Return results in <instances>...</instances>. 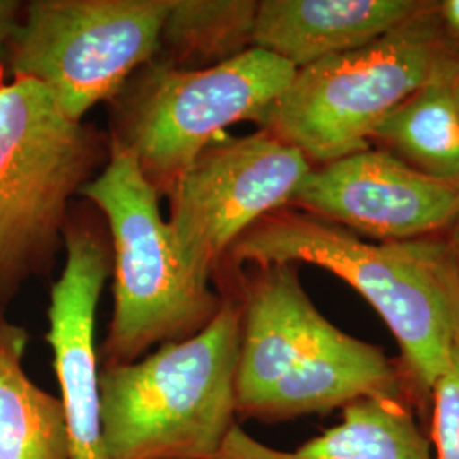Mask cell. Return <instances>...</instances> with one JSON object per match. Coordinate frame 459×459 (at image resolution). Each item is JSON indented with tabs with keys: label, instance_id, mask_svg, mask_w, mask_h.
<instances>
[{
	"label": "cell",
	"instance_id": "obj_1",
	"mask_svg": "<svg viewBox=\"0 0 459 459\" xmlns=\"http://www.w3.org/2000/svg\"><path fill=\"white\" fill-rule=\"evenodd\" d=\"M227 255L259 269L308 264L354 288L394 333L415 411L429 422L432 385L459 341V267L449 242H368L341 225L282 208L247 230Z\"/></svg>",
	"mask_w": 459,
	"mask_h": 459
},
{
	"label": "cell",
	"instance_id": "obj_2",
	"mask_svg": "<svg viewBox=\"0 0 459 459\" xmlns=\"http://www.w3.org/2000/svg\"><path fill=\"white\" fill-rule=\"evenodd\" d=\"M199 333L128 364L99 368L109 459H213L237 424L240 299Z\"/></svg>",
	"mask_w": 459,
	"mask_h": 459
},
{
	"label": "cell",
	"instance_id": "obj_3",
	"mask_svg": "<svg viewBox=\"0 0 459 459\" xmlns=\"http://www.w3.org/2000/svg\"><path fill=\"white\" fill-rule=\"evenodd\" d=\"M109 159V136L75 121L33 79L0 85V312L51 271L68 208Z\"/></svg>",
	"mask_w": 459,
	"mask_h": 459
},
{
	"label": "cell",
	"instance_id": "obj_4",
	"mask_svg": "<svg viewBox=\"0 0 459 459\" xmlns=\"http://www.w3.org/2000/svg\"><path fill=\"white\" fill-rule=\"evenodd\" d=\"M81 196L104 214L113 250L115 305L100 347L104 364L138 361L152 347L181 342L210 325L225 298L182 269L160 195L132 155L109 143L108 162Z\"/></svg>",
	"mask_w": 459,
	"mask_h": 459
},
{
	"label": "cell",
	"instance_id": "obj_5",
	"mask_svg": "<svg viewBox=\"0 0 459 459\" xmlns=\"http://www.w3.org/2000/svg\"><path fill=\"white\" fill-rule=\"evenodd\" d=\"M296 68L252 48L221 65L181 70L157 56L116 96L109 143L128 152L162 196L197 155L242 121L263 123Z\"/></svg>",
	"mask_w": 459,
	"mask_h": 459
},
{
	"label": "cell",
	"instance_id": "obj_6",
	"mask_svg": "<svg viewBox=\"0 0 459 459\" xmlns=\"http://www.w3.org/2000/svg\"><path fill=\"white\" fill-rule=\"evenodd\" d=\"M432 7L377 41L296 70L263 130L325 165L361 152L447 56Z\"/></svg>",
	"mask_w": 459,
	"mask_h": 459
},
{
	"label": "cell",
	"instance_id": "obj_7",
	"mask_svg": "<svg viewBox=\"0 0 459 459\" xmlns=\"http://www.w3.org/2000/svg\"><path fill=\"white\" fill-rule=\"evenodd\" d=\"M172 2H24L9 47L7 79L41 83L68 117L82 121L159 55Z\"/></svg>",
	"mask_w": 459,
	"mask_h": 459
},
{
	"label": "cell",
	"instance_id": "obj_8",
	"mask_svg": "<svg viewBox=\"0 0 459 459\" xmlns=\"http://www.w3.org/2000/svg\"><path fill=\"white\" fill-rule=\"evenodd\" d=\"M312 169L299 150L265 130L216 138L167 193V225L182 269L212 284L231 246L267 214L290 206Z\"/></svg>",
	"mask_w": 459,
	"mask_h": 459
},
{
	"label": "cell",
	"instance_id": "obj_9",
	"mask_svg": "<svg viewBox=\"0 0 459 459\" xmlns=\"http://www.w3.org/2000/svg\"><path fill=\"white\" fill-rule=\"evenodd\" d=\"M291 204L379 242H403L458 223L459 184L366 148L313 167Z\"/></svg>",
	"mask_w": 459,
	"mask_h": 459
},
{
	"label": "cell",
	"instance_id": "obj_10",
	"mask_svg": "<svg viewBox=\"0 0 459 459\" xmlns=\"http://www.w3.org/2000/svg\"><path fill=\"white\" fill-rule=\"evenodd\" d=\"M64 247L65 265L49 293L47 342L62 390L68 459H109L100 422L96 310L113 273L111 240L70 216Z\"/></svg>",
	"mask_w": 459,
	"mask_h": 459
},
{
	"label": "cell",
	"instance_id": "obj_11",
	"mask_svg": "<svg viewBox=\"0 0 459 459\" xmlns=\"http://www.w3.org/2000/svg\"><path fill=\"white\" fill-rule=\"evenodd\" d=\"M238 299L235 394L237 417L247 420L264 394L307 358L333 324L313 305L296 265L261 267Z\"/></svg>",
	"mask_w": 459,
	"mask_h": 459
},
{
	"label": "cell",
	"instance_id": "obj_12",
	"mask_svg": "<svg viewBox=\"0 0 459 459\" xmlns=\"http://www.w3.org/2000/svg\"><path fill=\"white\" fill-rule=\"evenodd\" d=\"M371 396L407 400L413 405L400 362L392 361L381 347L333 325L303 361L264 394L247 420L288 422L342 411L349 403Z\"/></svg>",
	"mask_w": 459,
	"mask_h": 459
},
{
	"label": "cell",
	"instance_id": "obj_13",
	"mask_svg": "<svg viewBox=\"0 0 459 459\" xmlns=\"http://www.w3.org/2000/svg\"><path fill=\"white\" fill-rule=\"evenodd\" d=\"M429 7L417 0H264L257 5L252 47L299 70L366 47Z\"/></svg>",
	"mask_w": 459,
	"mask_h": 459
},
{
	"label": "cell",
	"instance_id": "obj_14",
	"mask_svg": "<svg viewBox=\"0 0 459 459\" xmlns=\"http://www.w3.org/2000/svg\"><path fill=\"white\" fill-rule=\"evenodd\" d=\"M341 415L339 424L291 451L271 447L235 426L213 459H434L427 429L407 400L362 398Z\"/></svg>",
	"mask_w": 459,
	"mask_h": 459
},
{
	"label": "cell",
	"instance_id": "obj_15",
	"mask_svg": "<svg viewBox=\"0 0 459 459\" xmlns=\"http://www.w3.org/2000/svg\"><path fill=\"white\" fill-rule=\"evenodd\" d=\"M459 62L447 55L411 98L383 119L373 140L436 179L459 184Z\"/></svg>",
	"mask_w": 459,
	"mask_h": 459
},
{
	"label": "cell",
	"instance_id": "obj_16",
	"mask_svg": "<svg viewBox=\"0 0 459 459\" xmlns=\"http://www.w3.org/2000/svg\"><path fill=\"white\" fill-rule=\"evenodd\" d=\"M26 342L0 312V459H68L62 400L24 373Z\"/></svg>",
	"mask_w": 459,
	"mask_h": 459
},
{
	"label": "cell",
	"instance_id": "obj_17",
	"mask_svg": "<svg viewBox=\"0 0 459 459\" xmlns=\"http://www.w3.org/2000/svg\"><path fill=\"white\" fill-rule=\"evenodd\" d=\"M257 5L252 0H174L157 58L181 70L229 62L252 48Z\"/></svg>",
	"mask_w": 459,
	"mask_h": 459
},
{
	"label": "cell",
	"instance_id": "obj_18",
	"mask_svg": "<svg viewBox=\"0 0 459 459\" xmlns=\"http://www.w3.org/2000/svg\"><path fill=\"white\" fill-rule=\"evenodd\" d=\"M427 426L434 459H459V341L432 385Z\"/></svg>",
	"mask_w": 459,
	"mask_h": 459
},
{
	"label": "cell",
	"instance_id": "obj_19",
	"mask_svg": "<svg viewBox=\"0 0 459 459\" xmlns=\"http://www.w3.org/2000/svg\"><path fill=\"white\" fill-rule=\"evenodd\" d=\"M24 2L0 0V85L7 82V56L11 39L22 16Z\"/></svg>",
	"mask_w": 459,
	"mask_h": 459
},
{
	"label": "cell",
	"instance_id": "obj_20",
	"mask_svg": "<svg viewBox=\"0 0 459 459\" xmlns=\"http://www.w3.org/2000/svg\"><path fill=\"white\" fill-rule=\"evenodd\" d=\"M441 11H443L446 24L455 33L459 34V0H447V2H444Z\"/></svg>",
	"mask_w": 459,
	"mask_h": 459
},
{
	"label": "cell",
	"instance_id": "obj_21",
	"mask_svg": "<svg viewBox=\"0 0 459 459\" xmlns=\"http://www.w3.org/2000/svg\"><path fill=\"white\" fill-rule=\"evenodd\" d=\"M447 242H449V246H451L453 252H455V257H456V263H458L459 267V221L453 227L451 240H447Z\"/></svg>",
	"mask_w": 459,
	"mask_h": 459
},
{
	"label": "cell",
	"instance_id": "obj_22",
	"mask_svg": "<svg viewBox=\"0 0 459 459\" xmlns=\"http://www.w3.org/2000/svg\"><path fill=\"white\" fill-rule=\"evenodd\" d=\"M456 98H458V102H459V74H458V79H456Z\"/></svg>",
	"mask_w": 459,
	"mask_h": 459
}]
</instances>
